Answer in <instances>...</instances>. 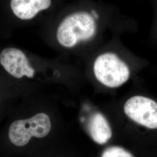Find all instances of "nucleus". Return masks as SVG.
Listing matches in <instances>:
<instances>
[{
    "instance_id": "obj_2",
    "label": "nucleus",
    "mask_w": 157,
    "mask_h": 157,
    "mask_svg": "<svg viewBox=\"0 0 157 157\" xmlns=\"http://www.w3.org/2000/svg\"><path fill=\"white\" fill-rule=\"evenodd\" d=\"M51 129L50 117L44 113H39L31 118L14 121L10 126L8 136L15 146H25L33 137L43 138Z\"/></svg>"
},
{
    "instance_id": "obj_4",
    "label": "nucleus",
    "mask_w": 157,
    "mask_h": 157,
    "mask_svg": "<svg viewBox=\"0 0 157 157\" xmlns=\"http://www.w3.org/2000/svg\"><path fill=\"white\" fill-rule=\"evenodd\" d=\"M124 111L135 122L149 129H157V102L151 98L132 97L125 102Z\"/></svg>"
},
{
    "instance_id": "obj_1",
    "label": "nucleus",
    "mask_w": 157,
    "mask_h": 157,
    "mask_svg": "<svg viewBox=\"0 0 157 157\" xmlns=\"http://www.w3.org/2000/svg\"><path fill=\"white\" fill-rule=\"evenodd\" d=\"M94 18L89 13L78 12L72 13L60 23L56 37L60 44L72 47L80 41H87L95 34Z\"/></svg>"
},
{
    "instance_id": "obj_3",
    "label": "nucleus",
    "mask_w": 157,
    "mask_h": 157,
    "mask_svg": "<svg viewBox=\"0 0 157 157\" xmlns=\"http://www.w3.org/2000/svg\"><path fill=\"white\" fill-rule=\"evenodd\" d=\"M94 73L101 83L112 88L124 84L130 76L128 67L113 53H105L96 59Z\"/></svg>"
},
{
    "instance_id": "obj_6",
    "label": "nucleus",
    "mask_w": 157,
    "mask_h": 157,
    "mask_svg": "<svg viewBox=\"0 0 157 157\" xmlns=\"http://www.w3.org/2000/svg\"><path fill=\"white\" fill-rule=\"evenodd\" d=\"M51 4L50 0H12L11 7L13 13L21 19L29 20L40 11L48 9Z\"/></svg>"
},
{
    "instance_id": "obj_7",
    "label": "nucleus",
    "mask_w": 157,
    "mask_h": 157,
    "mask_svg": "<svg viewBox=\"0 0 157 157\" xmlns=\"http://www.w3.org/2000/svg\"><path fill=\"white\" fill-rule=\"evenodd\" d=\"M87 129L91 139L99 144H104L112 137V130L105 117L99 112L93 114L89 120Z\"/></svg>"
},
{
    "instance_id": "obj_5",
    "label": "nucleus",
    "mask_w": 157,
    "mask_h": 157,
    "mask_svg": "<svg viewBox=\"0 0 157 157\" xmlns=\"http://www.w3.org/2000/svg\"><path fill=\"white\" fill-rule=\"evenodd\" d=\"M0 63L6 71L16 78L26 76L33 78L34 70L22 51L15 48H6L0 54Z\"/></svg>"
},
{
    "instance_id": "obj_8",
    "label": "nucleus",
    "mask_w": 157,
    "mask_h": 157,
    "mask_svg": "<svg viewBox=\"0 0 157 157\" xmlns=\"http://www.w3.org/2000/svg\"><path fill=\"white\" fill-rule=\"evenodd\" d=\"M101 157H134L128 151L118 146H112L103 152Z\"/></svg>"
}]
</instances>
